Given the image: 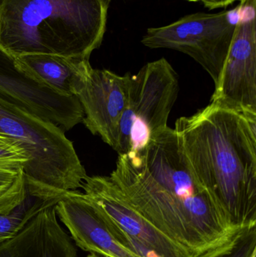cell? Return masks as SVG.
Segmentation results:
<instances>
[{
	"instance_id": "6da1fadb",
	"label": "cell",
	"mask_w": 256,
	"mask_h": 257,
	"mask_svg": "<svg viewBox=\"0 0 256 257\" xmlns=\"http://www.w3.org/2000/svg\"><path fill=\"white\" fill-rule=\"evenodd\" d=\"M109 177L138 213L192 257L225 253L243 232L195 178L169 126L139 155L118 156Z\"/></svg>"
},
{
	"instance_id": "7a4b0ae2",
	"label": "cell",
	"mask_w": 256,
	"mask_h": 257,
	"mask_svg": "<svg viewBox=\"0 0 256 257\" xmlns=\"http://www.w3.org/2000/svg\"><path fill=\"white\" fill-rule=\"evenodd\" d=\"M177 133L195 178L228 223L256 226V117L208 105L177 119Z\"/></svg>"
},
{
	"instance_id": "3957f363",
	"label": "cell",
	"mask_w": 256,
	"mask_h": 257,
	"mask_svg": "<svg viewBox=\"0 0 256 257\" xmlns=\"http://www.w3.org/2000/svg\"><path fill=\"white\" fill-rule=\"evenodd\" d=\"M111 0H0V48L13 57L90 59L102 45Z\"/></svg>"
},
{
	"instance_id": "277c9868",
	"label": "cell",
	"mask_w": 256,
	"mask_h": 257,
	"mask_svg": "<svg viewBox=\"0 0 256 257\" xmlns=\"http://www.w3.org/2000/svg\"><path fill=\"white\" fill-rule=\"evenodd\" d=\"M0 133L27 154L23 169L32 190L63 196L82 188L87 172L64 130L0 98Z\"/></svg>"
},
{
	"instance_id": "5b68a950",
	"label": "cell",
	"mask_w": 256,
	"mask_h": 257,
	"mask_svg": "<svg viewBox=\"0 0 256 257\" xmlns=\"http://www.w3.org/2000/svg\"><path fill=\"white\" fill-rule=\"evenodd\" d=\"M178 92V75L165 59L148 63L131 75L115 149L118 156L139 155L151 139L168 127Z\"/></svg>"
},
{
	"instance_id": "8992f818",
	"label": "cell",
	"mask_w": 256,
	"mask_h": 257,
	"mask_svg": "<svg viewBox=\"0 0 256 257\" xmlns=\"http://www.w3.org/2000/svg\"><path fill=\"white\" fill-rule=\"evenodd\" d=\"M233 10L196 13L165 27L150 28L141 43L150 48H168L187 54L199 63L217 84L238 21Z\"/></svg>"
},
{
	"instance_id": "52a82bcc",
	"label": "cell",
	"mask_w": 256,
	"mask_h": 257,
	"mask_svg": "<svg viewBox=\"0 0 256 257\" xmlns=\"http://www.w3.org/2000/svg\"><path fill=\"white\" fill-rule=\"evenodd\" d=\"M256 0H240L238 21L210 102L256 117Z\"/></svg>"
},
{
	"instance_id": "ba28073f",
	"label": "cell",
	"mask_w": 256,
	"mask_h": 257,
	"mask_svg": "<svg viewBox=\"0 0 256 257\" xmlns=\"http://www.w3.org/2000/svg\"><path fill=\"white\" fill-rule=\"evenodd\" d=\"M55 208L57 217L82 250L110 257H141L121 228L85 193L67 192Z\"/></svg>"
},
{
	"instance_id": "9c48e42d",
	"label": "cell",
	"mask_w": 256,
	"mask_h": 257,
	"mask_svg": "<svg viewBox=\"0 0 256 257\" xmlns=\"http://www.w3.org/2000/svg\"><path fill=\"white\" fill-rule=\"evenodd\" d=\"M82 189L121 228L141 257H192L126 200L109 176H88Z\"/></svg>"
},
{
	"instance_id": "30bf717a",
	"label": "cell",
	"mask_w": 256,
	"mask_h": 257,
	"mask_svg": "<svg viewBox=\"0 0 256 257\" xmlns=\"http://www.w3.org/2000/svg\"><path fill=\"white\" fill-rule=\"evenodd\" d=\"M0 98L51 122L65 132L83 121L84 111L76 96H68L26 75L15 58L0 48Z\"/></svg>"
},
{
	"instance_id": "8fae6325",
	"label": "cell",
	"mask_w": 256,
	"mask_h": 257,
	"mask_svg": "<svg viewBox=\"0 0 256 257\" xmlns=\"http://www.w3.org/2000/svg\"><path fill=\"white\" fill-rule=\"evenodd\" d=\"M131 74L119 75L93 67L75 96L84 111L83 123L115 151L119 126L129 98Z\"/></svg>"
},
{
	"instance_id": "7c38bea8",
	"label": "cell",
	"mask_w": 256,
	"mask_h": 257,
	"mask_svg": "<svg viewBox=\"0 0 256 257\" xmlns=\"http://www.w3.org/2000/svg\"><path fill=\"white\" fill-rule=\"evenodd\" d=\"M55 205L41 211L17 235L1 243L0 257H76L75 244L59 223Z\"/></svg>"
},
{
	"instance_id": "4fadbf2b",
	"label": "cell",
	"mask_w": 256,
	"mask_h": 257,
	"mask_svg": "<svg viewBox=\"0 0 256 257\" xmlns=\"http://www.w3.org/2000/svg\"><path fill=\"white\" fill-rule=\"evenodd\" d=\"M14 58L17 66L26 75L68 96H75L92 68L90 59L56 54H26Z\"/></svg>"
},
{
	"instance_id": "5bb4252c",
	"label": "cell",
	"mask_w": 256,
	"mask_h": 257,
	"mask_svg": "<svg viewBox=\"0 0 256 257\" xmlns=\"http://www.w3.org/2000/svg\"><path fill=\"white\" fill-rule=\"evenodd\" d=\"M63 196L33 191L21 169L12 187L0 196V244L18 233L32 219L48 207L55 205Z\"/></svg>"
},
{
	"instance_id": "9a60e30c",
	"label": "cell",
	"mask_w": 256,
	"mask_h": 257,
	"mask_svg": "<svg viewBox=\"0 0 256 257\" xmlns=\"http://www.w3.org/2000/svg\"><path fill=\"white\" fill-rule=\"evenodd\" d=\"M27 162L28 157L19 145L0 133V169L18 170Z\"/></svg>"
},
{
	"instance_id": "2e32d148",
	"label": "cell",
	"mask_w": 256,
	"mask_h": 257,
	"mask_svg": "<svg viewBox=\"0 0 256 257\" xmlns=\"http://www.w3.org/2000/svg\"><path fill=\"white\" fill-rule=\"evenodd\" d=\"M215 257H256V226L243 231L229 250Z\"/></svg>"
},
{
	"instance_id": "e0dca14e",
	"label": "cell",
	"mask_w": 256,
	"mask_h": 257,
	"mask_svg": "<svg viewBox=\"0 0 256 257\" xmlns=\"http://www.w3.org/2000/svg\"><path fill=\"white\" fill-rule=\"evenodd\" d=\"M20 169L13 170V169H0V196L4 194L15 183V180L18 178Z\"/></svg>"
},
{
	"instance_id": "ac0fdd59",
	"label": "cell",
	"mask_w": 256,
	"mask_h": 257,
	"mask_svg": "<svg viewBox=\"0 0 256 257\" xmlns=\"http://www.w3.org/2000/svg\"><path fill=\"white\" fill-rule=\"evenodd\" d=\"M198 1H201L206 8H208L212 10L218 8L227 7L237 0H198Z\"/></svg>"
},
{
	"instance_id": "d6986e66",
	"label": "cell",
	"mask_w": 256,
	"mask_h": 257,
	"mask_svg": "<svg viewBox=\"0 0 256 257\" xmlns=\"http://www.w3.org/2000/svg\"><path fill=\"white\" fill-rule=\"evenodd\" d=\"M87 257H110L107 255L102 254V253H97V252H90V254Z\"/></svg>"
},
{
	"instance_id": "ffe728a7",
	"label": "cell",
	"mask_w": 256,
	"mask_h": 257,
	"mask_svg": "<svg viewBox=\"0 0 256 257\" xmlns=\"http://www.w3.org/2000/svg\"><path fill=\"white\" fill-rule=\"evenodd\" d=\"M188 1H190V2H197V1H198V0H188Z\"/></svg>"
}]
</instances>
